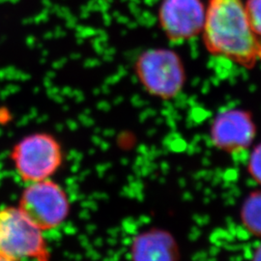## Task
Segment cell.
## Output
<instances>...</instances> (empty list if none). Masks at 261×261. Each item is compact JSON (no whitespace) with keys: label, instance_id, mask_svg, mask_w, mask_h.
<instances>
[{"label":"cell","instance_id":"cell-13","mask_svg":"<svg viewBox=\"0 0 261 261\" xmlns=\"http://www.w3.org/2000/svg\"><path fill=\"white\" fill-rule=\"evenodd\" d=\"M0 261H17L14 260V259H12V258H10L8 256H6V255H4V254H2V253H0Z\"/></svg>","mask_w":261,"mask_h":261},{"label":"cell","instance_id":"cell-5","mask_svg":"<svg viewBox=\"0 0 261 261\" xmlns=\"http://www.w3.org/2000/svg\"><path fill=\"white\" fill-rule=\"evenodd\" d=\"M136 72L148 93L161 99L176 97L186 81L180 57L167 48H151L138 58Z\"/></svg>","mask_w":261,"mask_h":261},{"label":"cell","instance_id":"cell-11","mask_svg":"<svg viewBox=\"0 0 261 261\" xmlns=\"http://www.w3.org/2000/svg\"><path fill=\"white\" fill-rule=\"evenodd\" d=\"M248 165L250 174L261 186V143L252 151Z\"/></svg>","mask_w":261,"mask_h":261},{"label":"cell","instance_id":"cell-3","mask_svg":"<svg viewBox=\"0 0 261 261\" xmlns=\"http://www.w3.org/2000/svg\"><path fill=\"white\" fill-rule=\"evenodd\" d=\"M0 253L14 260L49 261L41 231L19 207H0Z\"/></svg>","mask_w":261,"mask_h":261},{"label":"cell","instance_id":"cell-2","mask_svg":"<svg viewBox=\"0 0 261 261\" xmlns=\"http://www.w3.org/2000/svg\"><path fill=\"white\" fill-rule=\"evenodd\" d=\"M65 149L56 135L39 130L14 143L9 161L17 177L24 183L51 179L65 163Z\"/></svg>","mask_w":261,"mask_h":261},{"label":"cell","instance_id":"cell-9","mask_svg":"<svg viewBox=\"0 0 261 261\" xmlns=\"http://www.w3.org/2000/svg\"><path fill=\"white\" fill-rule=\"evenodd\" d=\"M241 219L251 233L261 237V191L248 196L241 209Z\"/></svg>","mask_w":261,"mask_h":261},{"label":"cell","instance_id":"cell-7","mask_svg":"<svg viewBox=\"0 0 261 261\" xmlns=\"http://www.w3.org/2000/svg\"><path fill=\"white\" fill-rule=\"evenodd\" d=\"M255 138V124L251 114L242 110L220 112L211 128V140L218 149L239 154L249 149Z\"/></svg>","mask_w":261,"mask_h":261},{"label":"cell","instance_id":"cell-10","mask_svg":"<svg viewBox=\"0 0 261 261\" xmlns=\"http://www.w3.org/2000/svg\"><path fill=\"white\" fill-rule=\"evenodd\" d=\"M244 3L252 31L261 38V0H247Z\"/></svg>","mask_w":261,"mask_h":261},{"label":"cell","instance_id":"cell-8","mask_svg":"<svg viewBox=\"0 0 261 261\" xmlns=\"http://www.w3.org/2000/svg\"><path fill=\"white\" fill-rule=\"evenodd\" d=\"M170 235L153 230L140 235L132 247V261H176L177 250Z\"/></svg>","mask_w":261,"mask_h":261},{"label":"cell","instance_id":"cell-6","mask_svg":"<svg viewBox=\"0 0 261 261\" xmlns=\"http://www.w3.org/2000/svg\"><path fill=\"white\" fill-rule=\"evenodd\" d=\"M205 15L202 0H163L159 8V22L171 42L182 43L202 33Z\"/></svg>","mask_w":261,"mask_h":261},{"label":"cell","instance_id":"cell-1","mask_svg":"<svg viewBox=\"0 0 261 261\" xmlns=\"http://www.w3.org/2000/svg\"><path fill=\"white\" fill-rule=\"evenodd\" d=\"M202 36L206 48L245 68L261 62V41L252 31L243 0H209Z\"/></svg>","mask_w":261,"mask_h":261},{"label":"cell","instance_id":"cell-4","mask_svg":"<svg viewBox=\"0 0 261 261\" xmlns=\"http://www.w3.org/2000/svg\"><path fill=\"white\" fill-rule=\"evenodd\" d=\"M18 207L44 232L65 222L70 214L71 202L65 189L51 178L25 184Z\"/></svg>","mask_w":261,"mask_h":261},{"label":"cell","instance_id":"cell-12","mask_svg":"<svg viewBox=\"0 0 261 261\" xmlns=\"http://www.w3.org/2000/svg\"><path fill=\"white\" fill-rule=\"evenodd\" d=\"M253 261H261V246L256 250V252H254Z\"/></svg>","mask_w":261,"mask_h":261}]
</instances>
